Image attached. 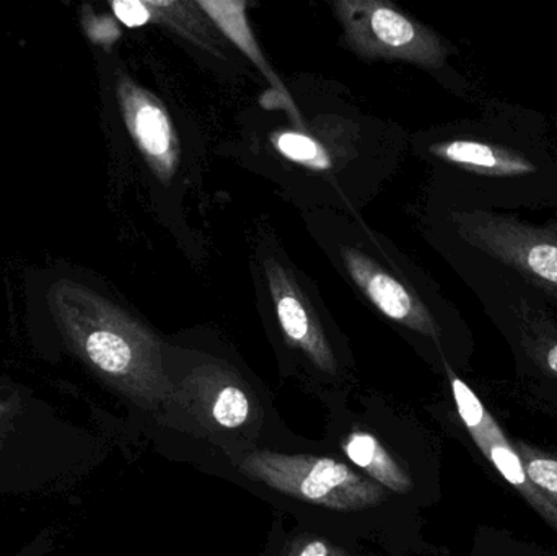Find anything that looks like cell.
<instances>
[{
  "instance_id": "14",
  "label": "cell",
  "mask_w": 557,
  "mask_h": 556,
  "mask_svg": "<svg viewBox=\"0 0 557 556\" xmlns=\"http://www.w3.org/2000/svg\"><path fill=\"white\" fill-rule=\"evenodd\" d=\"M522 460L527 477L535 486L539 495V516L545 519L549 528L557 531V456L548 450L530 446L525 441L512 443Z\"/></svg>"
},
{
  "instance_id": "7",
  "label": "cell",
  "mask_w": 557,
  "mask_h": 556,
  "mask_svg": "<svg viewBox=\"0 0 557 556\" xmlns=\"http://www.w3.org/2000/svg\"><path fill=\"white\" fill-rule=\"evenodd\" d=\"M124 124L137 149L160 182H170L180 163V139L169 111L159 98L139 84L120 75L116 81Z\"/></svg>"
},
{
  "instance_id": "11",
  "label": "cell",
  "mask_w": 557,
  "mask_h": 556,
  "mask_svg": "<svg viewBox=\"0 0 557 556\" xmlns=\"http://www.w3.org/2000/svg\"><path fill=\"white\" fill-rule=\"evenodd\" d=\"M147 23L166 26L209 54L225 59L222 35L198 2L183 0H143Z\"/></svg>"
},
{
  "instance_id": "16",
  "label": "cell",
  "mask_w": 557,
  "mask_h": 556,
  "mask_svg": "<svg viewBox=\"0 0 557 556\" xmlns=\"http://www.w3.org/2000/svg\"><path fill=\"white\" fill-rule=\"evenodd\" d=\"M523 325L527 351L548 374L557 379V335L545 329V323L533 316H525Z\"/></svg>"
},
{
  "instance_id": "12",
  "label": "cell",
  "mask_w": 557,
  "mask_h": 556,
  "mask_svg": "<svg viewBox=\"0 0 557 556\" xmlns=\"http://www.w3.org/2000/svg\"><path fill=\"white\" fill-rule=\"evenodd\" d=\"M343 450L354 466L359 467L370 480L383 489L399 495L411 492V477L389 456L379 437L372 433L352 431L344 440Z\"/></svg>"
},
{
  "instance_id": "5",
  "label": "cell",
  "mask_w": 557,
  "mask_h": 556,
  "mask_svg": "<svg viewBox=\"0 0 557 556\" xmlns=\"http://www.w3.org/2000/svg\"><path fill=\"white\" fill-rule=\"evenodd\" d=\"M454 221L471 247L512 268L557 299V227H536L483 211L458 212Z\"/></svg>"
},
{
  "instance_id": "15",
  "label": "cell",
  "mask_w": 557,
  "mask_h": 556,
  "mask_svg": "<svg viewBox=\"0 0 557 556\" xmlns=\"http://www.w3.org/2000/svg\"><path fill=\"white\" fill-rule=\"evenodd\" d=\"M274 149L290 162L311 170H330L333 166L326 146L317 137L298 131H277L271 136Z\"/></svg>"
},
{
  "instance_id": "10",
  "label": "cell",
  "mask_w": 557,
  "mask_h": 556,
  "mask_svg": "<svg viewBox=\"0 0 557 556\" xmlns=\"http://www.w3.org/2000/svg\"><path fill=\"white\" fill-rule=\"evenodd\" d=\"M431 152L445 162L480 175L512 178V176L530 175L536 170L535 163L527 159L523 153L507 147L480 143V140H447V143L432 146Z\"/></svg>"
},
{
  "instance_id": "18",
  "label": "cell",
  "mask_w": 557,
  "mask_h": 556,
  "mask_svg": "<svg viewBox=\"0 0 557 556\" xmlns=\"http://www.w3.org/2000/svg\"><path fill=\"white\" fill-rule=\"evenodd\" d=\"M330 548V545L321 539H305V541L295 542L285 556H327Z\"/></svg>"
},
{
  "instance_id": "6",
  "label": "cell",
  "mask_w": 557,
  "mask_h": 556,
  "mask_svg": "<svg viewBox=\"0 0 557 556\" xmlns=\"http://www.w3.org/2000/svg\"><path fill=\"white\" fill-rule=\"evenodd\" d=\"M172 401L209 430H240L253 415V401L244 382L232 369L215 362L191 369L175 385Z\"/></svg>"
},
{
  "instance_id": "3",
  "label": "cell",
  "mask_w": 557,
  "mask_h": 556,
  "mask_svg": "<svg viewBox=\"0 0 557 556\" xmlns=\"http://www.w3.org/2000/svg\"><path fill=\"white\" fill-rule=\"evenodd\" d=\"M238 467L255 482L331 511H363L388 499V490L330 457L253 450Z\"/></svg>"
},
{
  "instance_id": "4",
  "label": "cell",
  "mask_w": 557,
  "mask_h": 556,
  "mask_svg": "<svg viewBox=\"0 0 557 556\" xmlns=\"http://www.w3.org/2000/svg\"><path fill=\"white\" fill-rule=\"evenodd\" d=\"M334 12L347 46L369 59L405 61L422 67L445 64L448 51L428 26L385 0H339Z\"/></svg>"
},
{
  "instance_id": "1",
  "label": "cell",
  "mask_w": 557,
  "mask_h": 556,
  "mask_svg": "<svg viewBox=\"0 0 557 556\" xmlns=\"http://www.w3.org/2000/svg\"><path fill=\"white\" fill-rule=\"evenodd\" d=\"M48 304L62 345L103 385L144 411L172 401L165 345L152 330L75 281H55Z\"/></svg>"
},
{
  "instance_id": "13",
  "label": "cell",
  "mask_w": 557,
  "mask_h": 556,
  "mask_svg": "<svg viewBox=\"0 0 557 556\" xmlns=\"http://www.w3.org/2000/svg\"><path fill=\"white\" fill-rule=\"evenodd\" d=\"M196 2L211 18L221 35L240 48L242 52L263 72L264 77L278 88L281 94H285L281 81L268 64L267 58L255 39L253 29L247 18L248 3L242 0H196Z\"/></svg>"
},
{
  "instance_id": "2",
  "label": "cell",
  "mask_w": 557,
  "mask_h": 556,
  "mask_svg": "<svg viewBox=\"0 0 557 556\" xmlns=\"http://www.w3.org/2000/svg\"><path fill=\"white\" fill-rule=\"evenodd\" d=\"M90 454V437L28 387L0 381V496L65 490Z\"/></svg>"
},
{
  "instance_id": "9",
  "label": "cell",
  "mask_w": 557,
  "mask_h": 556,
  "mask_svg": "<svg viewBox=\"0 0 557 556\" xmlns=\"http://www.w3.org/2000/svg\"><path fill=\"white\" fill-rule=\"evenodd\" d=\"M341 255L352 283L386 319L419 335L438 338L441 333L434 317L424 302L401 281L396 280L393 274L375 263V260L356 248L344 247Z\"/></svg>"
},
{
  "instance_id": "8",
  "label": "cell",
  "mask_w": 557,
  "mask_h": 556,
  "mask_svg": "<svg viewBox=\"0 0 557 556\" xmlns=\"http://www.w3.org/2000/svg\"><path fill=\"white\" fill-rule=\"evenodd\" d=\"M264 277L278 326L288 345L326 374L336 372V356L323 325L290 271L274 258L263 261Z\"/></svg>"
},
{
  "instance_id": "17",
  "label": "cell",
  "mask_w": 557,
  "mask_h": 556,
  "mask_svg": "<svg viewBox=\"0 0 557 556\" xmlns=\"http://www.w3.org/2000/svg\"><path fill=\"white\" fill-rule=\"evenodd\" d=\"M54 548L55 541L51 529H42L32 541L26 542L18 551L9 556H48L54 552Z\"/></svg>"
},
{
  "instance_id": "19",
  "label": "cell",
  "mask_w": 557,
  "mask_h": 556,
  "mask_svg": "<svg viewBox=\"0 0 557 556\" xmlns=\"http://www.w3.org/2000/svg\"><path fill=\"white\" fill-rule=\"evenodd\" d=\"M327 556H347V555L344 554L343 551H339V548L331 547L330 548V554H327Z\"/></svg>"
}]
</instances>
